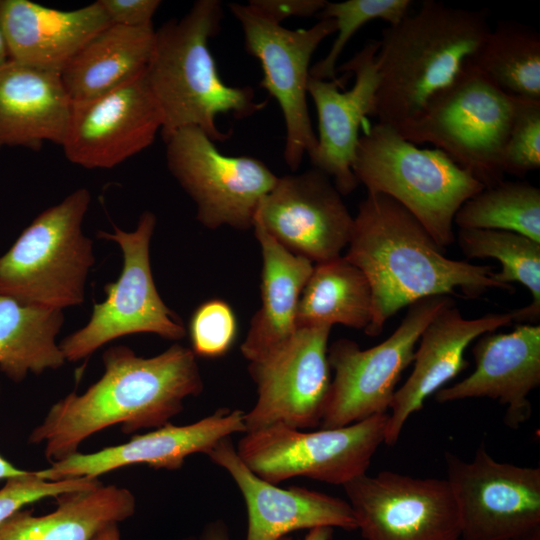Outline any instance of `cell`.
<instances>
[{"label": "cell", "instance_id": "6da1fadb", "mask_svg": "<svg viewBox=\"0 0 540 540\" xmlns=\"http://www.w3.org/2000/svg\"><path fill=\"white\" fill-rule=\"evenodd\" d=\"M104 373L83 394L71 392L54 403L28 437L44 443L52 464L78 452L90 436L119 424L125 434L156 429L182 412L184 400L203 390L196 355L178 343L153 357L131 348H107Z\"/></svg>", "mask_w": 540, "mask_h": 540}, {"label": "cell", "instance_id": "7c38bea8", "mask_svg": "<svg viewBox=\"0 0 540 540\" xmlns=\"http://www.w3.org/2000/svg\"><path fill=\"white\" fill-rule=\"evenodd\" d=\"M241 25L245 50L260 62V85L277 101L284 119L286 165L296 171L304 156L317 148L307 104L310 62L325 38L336 32L333 19H320L307 29L291 30L252 11L247 4L230 3Z\"/></svg>", "mask_w": 540, "mask_h": 540}, {"label": "cell", "instance_id": "4316f807", "mask_svg": "<svg viewBox=\"0 0 540 540\" xmlns=\"http://www.w3.org/2000/svg\"><path fill=\"white\" fill-rule=\"evenodd\" d=\"M155 43L153 25H109L93 36L61 71L72 102L95 98L143 74Z\"/></svg>", "mask_w": 540, "mask_h": 540}, {"label": "cell", "instance_id": "74e56055", "mask_svg": "<svg viewBox=\"0 0 540 540\" xmlns=\"http://www.w3.org/2000/svg\"><path fill=\"white\" fill-rule=\"evenodd\" d=\"M325 0H250L247 6L259 16L281 24L286 18L310 17L322 11Z\"/></svg>", "mask_w": 540, "mask_h": 540}, {"label": "cell", "instance_id": "ffe728a7", "mask_svg": "<svg viewBox=\"0 0 540 540\" xmlns=\"http://www.w3.org/2000/svg\"><path fill=\"white\" fill-rule=\"evenodd\" d=\"M233 479L248 515L246 540H279L300 529L327 526L357 529L348 501L301 486L281 488L253 473L240 459L231 437L207 455Z\"/></svg>", "mask_w": 540, "mask_h": 540}, {"label": "cell", "instance_id": "f1b7e54d", "mask_svg": "<svg viewBox=\"0 0 540 540\" xmlns=\"http://www.w3.org/2000/svg\"><path fill=\"white\" fill-rule=\"evenodd\" d=\"M372 318V291L361 269L344 256L316 263L302 291L297 328L341 324L366 329Z\"/></svg>", "mask_w": 540, "mask_h": 540}, {"label": "cell", "instance_id": "52a82bcc", "mask_svg": "<svg viewBox=\"0 0 540 540\" xmlns=\"http://www.w3.org/2000/svg\"><path fill=\"white\" fill-rule=\"evenodd\" d=\"M517 100L470 63L415 118L396 130L416 145L432 144L489 187L504 180L503 153Z\"/></svg>", "mask_w": 540, "mask_h": 540}, {"label": "cell", "instance_id": "ac0fdd59", "mask_svg": "<svg viewBox=\"0 0 540 540\" xmlns=\"http://www.w3.org/2000/svg\"><path fill=\"white\" fill-rule=\"evenodd\" d=\"M378 40L368 41L340 71L353 72L351 89L341 91V80L317 79L310 76L307 91L318 118L317 148L310 157L314 168L332 179L342 195L359 185L352 165L360 137V127L374 115L379 84L376 55Z\"/></svg>", "mask_w": 540, "mask_h": 540}, {"label": "cell", "instance_id": "e0dca14e", "mask_svg": "<svg viewBox=\"0 0 540 540\" xmlns=\"http://www.w3.org/2000/svg\"><path fill=\"white\" fill-rule=\"evenodd\" d=\"M342 196L313 167L278 177L254 218L286 249L320 263L341 256L351 237L354 217Z\"/></svg>", "mask_w": 540, "mask_h": 540}, {"label": "cell", "instance_id": "5bb4252c", "mask_svg": "<svg viewBox=\"0 0 540 540\" xmlns=\"http://www.w3.org/2000/svg\"><path fill=\"white\" fill-rule=\"evenodd\" d=\"M330 326L298 328L280 348L249 362L257 400L245 412L246 432L281 424L305 430L320 427L330 387Z\"/></svg>", "mask_w": 540, "mask_h": 540}, {"label": "cell", "instance_id": "d590c367", "mask_svg": "<svg viewBox=\"0 0 540 540\" xmlns=\"http://www.w3.org/2000/svg\"><path fill=\"white\" fill-rule=\"evenodd\" d=\"M100 483L98 478L87 477L50 481L42 479L35 471L9 478L0 489V524L31 503Z\"/></svg>", "mask_w": 540, "mask_h": 540}, {"label": "cell", "instance_id": "603a6c76", "mask_svg": "<svg viewBox=\"0 0 540 540\" xmlns=\"http://www.w3.org/2000/svg\"><path fill=\"white\" fill-rule=\"evenodd\" d=\"M0 24L11 60L60 73L93 36L111 25L98 1L63 11L29 0H0Z\"/></svg>", "mask_w": 540, "mask_h": 540}, {"label": "cell", "instance_id": "d6a6232c", "mask_svg": "<svg viewBox=\"0 0 540 540\" xmlns=\"http://www.w3.org/2000/svg\"><path fill=\"white\" fill-rule=\"evenodd\" d=\"M410 0H347L327 2L318 14L319 19H333L337 37L328 54L310 68V76L323 80L336 79V63L353 35L366 23L383 20L388 25L401 21L409 14Z\"/></svg>", "mask_w": 540, "mask_h": 540}, {"label": "cell", "instance_id": "9c48e42d", "mask_svg": "<svg viewBox=\"0 0 540 540\" xmlns=\"http://www.w3.org/2000/svg\"><path fill=\"white\" fill-rule=\"evenodd\" d=\"M387 422L388 413L317 431L276 424L245 432L235 448L253 473L272 484L306 477L343 486L367 473Z\"/></svg>", "mask_w": 540, "mask_h": 540}, {"label": "cell", "instance_id": "1f68e13d", "mask_svg": "<svg viewBox=\"0 0 540 540\" xmlns=\"http://www.w3.org/2000/svg\"><path fill=\"white\" fill-rule=\"evenodd\" d=\"M459 229H490L522 234L540 242V189L523 181L484 187L459 208Z\"/></svg>", "mask_w": 540, "mask_h": 540}, {"label": "cell", "instance_id": "8fae6325", "mask_svg": "<svg viewBox=\"0 0 540 540\" xmlns=\"http://www.w3.org/2000/svg\"><path fill=\"white\" fill-rule=\"evenodd\" d=\"M167 167L196 205V218L206 228L253 227L262 198L278 177L261 160L221 153L198 127H184L168 136Z\"/></svg>", "mask_w": 540, "mask_h": 540}, {"label": "cell", "instance_id": "4fadbf2b", "mask_svg": "<svg viewBox=\"0 0 540 540\" xmlns=\"http://www.w3.org/2000/svg\"><path fill=\"white\" fill-rule=\"evenodd\" d=\"M446 480L462 540L540 538V468L498 462L481 444L472 461L446 451Z\"/></svg>", "mask_w": 540, "mask_h": 540}, {"label": "cell", "instance_id": "8d00e7d4", "mask_svg": "<svg viewBox=\"0 0 540 540\" xmlns=\"http://www.w3.org/2000/svg\"><path fill=\"white\" fill-rule=\"evenodd\" d=\"M110 24L140 27L152 24L159 0H98Z\"/></svg>", "mask_w": 540, "mask_h": 540}, {"label": "cell", "instance_id": "4dcf8cb0", "mask_svg": "<svg viewBox=\"0 0 540 540\" xmlns=\"http://www.w3.org/2000/svg\"><path fill=\"white\" fill-rule=\"evenodd\" d=\"M457 241L468 258H494L501 270L493 279L512 292L519 282L532 295V302L511 311L512 321L535 323L540 318V242L519 233L490 229H459Z\"/></svg>", "mask_w": 540, "mask_h": 540}, {"label": "cell", "instance_id": "f546056e", "mask_svg": "<svg viewBox=\"0 0 540 540\" xmlns=\"http://www.w3.org/2000/svg\"><path fill=\"white\" fill-rule=\"evenodd\" d=\"M471 64L506 94L540 100V34L536 29L499 21Z\"/></svg>", "mask_w": 540, "mask_h": 540}, {"label": "cell", "instance_id": "b9f144b4", "mask_svg": "<svg viewBox=\"0 0 540 540\" xmlns=\"http://www.w3.org/2000/svg\"><path fill=\"white\" fill-rule=\"evenodd\" d=\"M92 540H120L118 524H112L101 530Z\"/></svg>", "mask_w": 540, "mask_h": 540}, {"label": "cell", "instance_id": "836d02e7", "mask_svg": "<svg viewBox=\"0 0 540 540\" xmlns=\"http://www.w3.org/2000/svg\"><path fill=\"white\" fill-rule=\"evenodd\" d=\"M237 329L236 316L227 302L207 300L195 309L189 322L191 350L196 357H221L233 346Z\"/></svg>", "mask_w": 540, "mask_h": 540}, {"label": "cell", "instance_id": "8992f818", "mask_svg": "<svg viewBox=\"0 0 540 540\" xmlns=\"http://www.w3.org/2000/svg\"><path fill=\"white\" fill-rule=\"evenodd\" d=\"M90 201L88 189L79 188L32 220L0 256V294L60 310L84 302L95 262L82 229Z\"/></svg>", "mask_w": 540, "mask_h": 540}, {"label": "cell", "instance_id": "d4e9b609", "mask_svg": "<svg viewBox=\"0 0 540 540\" xmlns=\"http://www.w3.org/2000/svg\"><path fill=\"white\" fill-rule=\"evenodd\" d=\"M252 228L261 249L262 270L261 306L241 345L249 362L268 356L295 334L299 300L314 266L281 245L255 218Z\"/></svg>", "mask_w": 540, "mask_h": 540}, {"label": "cell", "instance_id": "30bf717a", "mask_svg": "<svg viewBox=\"0 0 540 540\" xmlns=\"http://www.w3.org/2000/svg\"><path fill=\"white\" fill-rule=\"evenodd\" d=\"M449 296L419 300L396 330L380 344L361 349L342 338L328 347L334 377L320 428L343 427L386 414L404 370L413 362L416 344L428 323L448 303Z\"/></svg>", "mask_w": 540, "mask_h": 540}, {"label": "cell", "instance_id": "5b68a950", "mask_svg": "<svg viewBox=\"0 0 540 540\" xmlns=\"http://www.w3.org/2000/svg\"><path fill=\"white\" fill-rule=\"evenodd\" d=\"M352 170L367 193L401 204L443 250L455 241V214L484 188L442 151L419 148L378 122L360 134Z\"/></svg>", "mask_w": 540, "mask_h": 540}, {"label": "cell", "instance_id": "44dd1931", "mask_svg": "<svg viewBox=\"0 0 540 540\" xmlns=\"http://www.w3.org/2000/svg\"><path fill=\"white\" fill-rule=\"evenodd\" d=\"M475 370L435 393L439 403L489 398L506 405L504 424L518 429L531 416L528 399L540 385V326L519 324L509 333L489 332L472 348Z\"/></svg>", "mask_w": 540, "mask_h": 540}, {"label": "cell", "instance_id": "ab89813d", "mask_svg": "<svg viewBox=\"0 0 540 540\" xmlns=\"http://www.w3.org/2000/svg\"><path fill=\"white\" fill-rule=\"evenodd\" d=\"M333 528L327 526L315 527L309 530L303 540H331ZM279 540H292L290 537H282Z\"/></svg>", "mask_w": 540, "mask_h": 540}, {"label": "cell", "instance_id": "7a4b0ae2", "mask_svg": "<svg viewBox=\"0 0 540 540\" xmlns=\"http://www.w3.org/2000/svg\"><path fill=\"white\" fill-rule=\"evenodd\" d=\"M347 247L344 257L363 271L372 291L368 336H378L399 310L428 297L507 290L493 279L491 266L447 258L423 225L384 194L367 193L359 203Z\"/></svg>", "mask_w": 540, "mask_h": 540}, {"label": "cell", "instance_id": "cb8c5ba5", "mask_svg": "<svg viewBox=\"0 0 540 540\" xmlns=\"http://www.w3.org/2000/svg\"><path fill=\"white\" fill-rule=\"evenodd\" d=\"M72 103L60 72L9 59L0 66V149L62 145Z\"/></svg>", "mask_w": 540, "mask_h": 540}, {"label": "cell", "instance_id": "e575fe53", "mask_svg": "<svg viewBox=\"0 0 540 540\" xmlns=\"http://www.w3.org/2000/svg\"><path fill=\"white\" fill-rule=\"evenodd\" d=\"M540 167V100H517L503 153V172L516 177Z\"/></svg>", "mask_w": 540, "mask_h": 540}, {"label": "cell", "instance_id": "7402d4cb", "mask_svg": "<svg viewBox=\"0 0 540 540\" xmlns=\"http://www.w3.org/2000/svg\"><path fill=\"white\" fill-rule=\"evenodd\" d=\"M512 322L510 312L466 319L453 301L445 305L423 330L413 370L394 394L384 443L393 446L408 418L423 408L425 400L469 366L464 354L470 343Z\"/></svg>", "mask_w": 540, "mask_h": 540}, {"label": "cell", "instance_id": "d6986e66", "mask_svg": "<svg viewBox=\"0 0 540 540\" xmlns=\"http://www.w3.org/2000/svg\"><path fill=\"white\" fill-rule=\"evenodd\" d=\"M245 412L219 408L212 414L187 425L167 423L144 434L132 436L123 444L109 446L93 453H80L35 471L45 480L98 478L130 465L144 464L153 469L175 471L195 453H208L223 439L246 432Z\"/></svg>", "mask_w": 540, "mask_h": 540}, {"label": "cell", "instance_id": "ba28073f", "mask_svg": "<svg viewBox=\"0 0 540 540\" xmlns=\"http://www.w3.org/2000/svg\"><path fill=\"white\" fill-rule=\"evenodd\" d=\"M155 225V215L145 211L131 232L116 225L113 232H97L98 238L119 245L123 265L118 279L105 284L106 298L94 303L89 321L59 343L66 361L86 359L108 342L127 335L152 333L173 341L186 335L182 321L164 303L153 279L150 242Z\"/></svg>", "mask_w": 540, "mask_h": 540}, {"label": "cell", "instance_id": "9a60e30c", "mask_svg": "<svg viewBox=\"0 0 540 540\" xmlns=\"http://www.w3.org/2000/svg\"><path fill=\"white\" fill-rule=\"evenodd\" d=\"M365 540H460L457 503L446 478L393 471L342 486Z\"/></svg>", "mask_w": 540, "mask_h": 540}, {"label": "cell", "instance_id": "60d3db41", "mask_svg": "<svg viewBox=\"0 0 540 540\" xmlns=\"http://www.w3.org/2000/svg\"><path fill=\"white\" fill-rule=\"evenodd\" d=\"M27 470L15 467L10 461L0 455V480L18 477L26 474Z\"/></svg>", "mask_w": 540, "mask_h": 540}, {"label": "cell", "instance_id": "7bdbcfd3", "mask_svg": "<svg viewBox=\"0 0 540 540\" xmlns=\"http://www.w3.org/2000/svg\"><path fill=\"white\" fill-rule=\"evenodd\" d=\"M10 59L5 36L0 24V66Z\"/></svg>", "mask_w": 540, "mask_h": 540}, {"label": "cell", "instance_id": "f35d334b", "mask_svg": "<svg viewBox=\"0 0 540 540\" xmlns=\"http://www.w3.org/2000/svg\"><path fill=\"white\" fill-rule=\"evenodd\" d=\"M198 540H230L229 532L223 521L208 524Z\"/></svg>", "mask_w": 540, "mask_h": 540}, {"label": "cell", "instance_id": "2e32d148", "mask_svg": "<svg viewBox=\"0 0 540 540\" xmlns=\"http://www.w3.org/2000/svg\"><path fill=\"white\" fill-rule=\"evenodd\" d=\"M161 128V112L145 71L107 93L73 102L61 146L76 165L109 169L148 148Z\"/></svg>", "mask_w": 540, "mask_h": 540}, {"label": "cell", "instance_id": "83f0119b", "mask_svg": "<svg viewBox=\"0 0 540 540\" xmlns=\"http://www.w3.org/2000/svg\"><path fill=\"white\" fill-rule=\"evenodd\" d=\"M63 310L27 305L0 294V371L15 383L66 361L56 342Z\"/></svg>", "mask_w": 540, "mask_h": 540}, {"label": "cell", "instance_id": "277c9868", "mask_svg": "<svg viewBox=\"0 0 540 540\" xmlns=\"http://www.w3.org/2000/svg\"><path fill=\"white\" fill-rule=\"evenodd\" d=\"M223 10L218 0H198L180 19L155 30L153 53L146 78L162 116L165 140L184 127H198L214 142L230 134L217 126L220 114L245 118L263 109L248 86L226 84L220 77L209 40L221 28Z\"/></svg>", "mask_w": 540, "mask_h": 540}, {"label": "cell", "instance_id": "3957f363", "mask_svg": "<svg viewBox=\"0 0 540 540\" xmlns=\"http://www.w3.org/2000/svg\"><path fill=\"white\" fill-rule=\"evenodd\" d=\"M491 30L488 13L425 0L378 40L373 117L400 128L471 63Z\"/></svg>", "mask_w": 540, "mask_h": 540}, {"label": "cell", "instance_id": "484cf974", "mask_svg": "<svg viewBox=\"0 0 540 540\" xmlns=\"http://www.w3.org/2000/svg\"><path fill=\"white\" fill-rule=\"evenodd\" d=\"M57 508L35 516L20 509L0 524V540H92L135 512L133 493L102 483L56 496Z\"/></svg>", "mask_w": 540, "mask_h": 540}]
</instances>
